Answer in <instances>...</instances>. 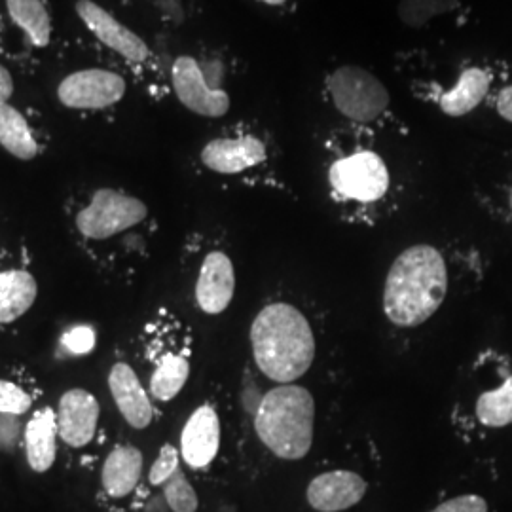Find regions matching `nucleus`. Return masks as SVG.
Instances as JSON below:
<instances>
[{"label": "nucleus", "instance_id": "f257e3e1", "mask_svg": "<svg viewBox=\"0 0 512 512\" xmlns=\"http://www.w3.org/2000/svg\"><path fill=\"white\" fill-rule=\"evenodd\" d=\"M446 291L444 256L431 245H414L397 256L389 268L384 287L385 315L401 329L420 327L437 313Z\"/></svg>", "mask_w": 512, "mask_h": 512}, {"label": "nucleus", "instance_id": "f03ea898", "mask_svg": "<svg viewBox=\"0 0 512 512\" xmlns=\"http://www.w3.org/2000/svg\"><path fill=\"white\" fill-rule=\"evenodd\" d=\"M251 346L258 370L279 384L302 378L315 359L310 321L291 304L277 302L260 311L251 327Z\"/></svg>", "mask_w": 512, "mask_h": 512}, {"label": "nucleus", "instance_id": "7ed1b4c3", "mask_svg": "<svg viewBox=\"0 0 512 512\" xmlns=\"http://www.w3.org/2000/svg\"><path fill=\"white\" fill-rule=\"evenodd\" d=\"M313 425L315 401L300 385L275 387L256 410V435L277 458H306L313 444Z\"/></svg>", "mask_w": 512, "mask_h": 512}, {"label": "nucleus", "instance_id": "20e7f679", "mask_svg": "<svg viewBox=\"0 0 512 512\" xmlns=\"http://www.w3.org/2000/svg\"><path fill=\"white\" fill-rule=\"evenodd\" d=\"M329 93L336 109L359 124L374 122L389 105L384 84L357 65H346L330 74Z\"/></svg>", "mask_w": 512, "mask_h": 512}, {"label": "nucleus", "instance_id": "39448f33", "mask_svg": "<svg viewBox=\"0 0 512 512\" xmlns=\"http://www.w3.org/2000/svg\"><path fill=\"white\" fill-rule=\"evenodd\" d=\"M147 215V205L139 198L120 190L101 188L78 213L76 226L84 238L109 239L141 224Z\"/></svg>", "mask_w": 512, "mask_h": 512}, {"label": "nucleus", "instance_id": "423d86ee", "mask_svg": "<svg viewBox=\"0 0 512 512\" xmlns=\"http://www.w3.org/2000/svg\"><path fill=\"white\" fill-rule=\"evenodd\" d=\"M329 179L338 194L359 202H376L389 188L387 167L374 152H357L334 162Z\"/></svg>", "mask_w": 512, "mask_h": 512}, {"label": "nucleus", "instance_id": "0eeeda50", "mask_svg": "<svg viewBox=\"0 0 512 512\" xmlns=\"http://www.w3.org/2000/svg\"><path fill=\"white\" fill-rule=\"evenodd\" d=\"M126 80L107 69H84L61 80L57 97L67 109L99 110L122 101Z\"/></svg>", "mask_w": 512, "mask_h": 512}, {"label": "nucleus", "instance_id": "6e6552de", "mask_svg": "<svg viewBox=\"0 0 512 512\" xmlns=\"http://www.w3.org/2000/svg\"><path fill=\"white\" fill-rule=\"evenodd\" d=\"M173 88L184 107L205 118H220L230 110L228 93L207 84L200 63L183 55L173 63Z\"/></svg>", "mask_w": 512, "mask_h": 512}, {"label": "nucleus", "instance_id": "1a4fd4ad", "mask_svg": "<svg viewBox=\"0 0 512 512\" xmlns=\"http://www.w3.org/2000/svg\"><path fill=\"white\" fill-rule=\"evenodd\" d=\"M76 14L93 35L116 54L126 57L131 63L147 61L150 55L147 42L139 35H135L133 31H129L126 25H122L99 4H95L92 0H78Z\"/></svg>", "mask_w": 512, "mask_h": 512}, {"label": "nucleus", "instance_id": "9d476101", "mask_svg": "<svg viewBox=\"0 0 512 512\" xmlns=\"http://www.w3.org/2000/svg\"><path fill=\"white\" fill-rule=\"evenodd\" d=\"M101 406L90 391L69 389L57 404V429L67 446L82 448L92 442L97 431Z\"/></svg>", "mask_w": 512, "mask_h": 512}, {"label": "nucleus", "instance_id": "9b49d317", "mask_svg": "<svg viewBox=\"0 0 512 512\" xmlns=\"http://www.w3.org/2000/svg\"><path fill=\"white\" fill-rule=\"evenodd\" d=\"M220 446L219 414L213 406L203 404L184 425L181 454L192 469H203L217 458Z\"/></svg>", "mask_w": 512, "mask_h": 512}, {"label": "nucleus", "instance_id": "f8f14e48", "mask_svg": "<svg viewBox=\"0 0 512 512\" xmlns=\"http://www.w3.org/2000/svg\"><path fill=\"white\" fill-rule=\"evenodd\" d=\"M236 291V274L230 256L213 251L203 260L196 283L198 306L209 315L222 313L230 306Z\"/></svg>", "mask_w": 512, "mask_h": 512}, {"label": "nucleus", "instance_id": "ddd939ff", "mask_svg": "<svg viewBox=\"0 0 512 512\" xmlns=\"http://www.w3.org/2000/svg\"><path fill=\"white\" fill-rule=\"evenodd\" d=\"M366 494V482L351 471L315 476L308 486V503L315 511L340 512L357 505Z\"/></svg>", "mask_w": 512, "mask_h": 512}, {"label": "nucleus", "instance_id": "4468645a", "mask_svg": "<svg viewBox=\"0 0 512 512\" xmlns=\"http://www.w3.org/2000/svg\"><path fill=\"white\" fill-rule=\"evenodd\" d=\"M264 160L266 147L253 135L238 139H215L202 150L203 165L222 175H236L249 167L262 164Z\"/></svg>", "mask_w": 512, "mask_h": 512}, {"label": "nucleus", "instance_id": "2eb2a0df", "mask_svg": "<svg viewBox=\"0 0 512 512\" xmlns=\"http://www.w3.org/2000/svg\"><path fill=\"white\" fill-rule=\"evenodd\" d=\"M109 387L120 414L131 427L145 429L150 425V421L154 418L152 403L131 366L126 363H116L112 366Z\"/></svg>", "mask_w": 512, "mask_h": 512}, {"label": "nucleus", "instance_id": "dca6fc26", "mask_svg": "<svg viewBox=\"0 0 512 512\" xmlns=\"http://www.w3.org/2000/svg\"><path fill=\"white\" fill-rule=\"evenodd\" d=\"M57 416L52 408H42L25 425V456L35 473H46L52 469L57 454Z\"/></svg>", "mask_w": 512, "mask_h": 512}, {"label": "nucleus", "instance_id": "f3484780", "mask_svg": "<svg viewBox=\"0 0 512 512\" xmlns=\"http://www.w3.org/2000/svg\"><path fill=\"white\" fill-rule=\"evenodd\" d=\"M143 473V454L135 446H116L103 465V488L105 492L120 499L135 490Z\"/></svg>", "mask_w": 512, "mask_h": 512}, {"label": "nucleus", "instance_id": "a211bd4d", "mask_svg": "<svg viewBox=\"0 0 512 512\" xmlns=\"http://www.w3.org/2000/svg\"><path fill=\"white\" fill-rule=\"evenodd\" d=\"M35 277L25 270L0 272V323H14L37 300Z\"/></svg>", "mask_w": 512, "mask_h": 512}, {"label": "nucleus", "instance_id": "6ab92c4d", "mask_svg": "<svg viewBox=\"0 0 512 512\" xmlns=\"http://www.w3.org/2000/svg\"><path fill=\"white\" fill-rule=\"evenodd\" d=\"M492 76L484 69L471 67L459 76L458 84L450 92L442 93L439 99L440 110L448 116H465L475 110L490 90Z\"/></svg>", "mask_w": 512, "mask_h": 512}, {"label": "nucleus", "instance_id": "aec40b11", "mask_svg": "<svg viewBox=\"0 0 512 512\" xmlns=\"http://www.w3.org/2000/svg\"><path fill=\"white\" fill-rule=\"evenodd\" d=\"M0 145L18 160L37 158L38 145L25 116L10 105L0 107Z\"/></svg>", "mask_w": 512, "mask_h": 512}, {"label": "nucleus", "instance_id": "412c9836", "mask_svg": "<svg viewBox=\"0 0 512 512\" xmlns=\"http://www.w3.org/2000/svg\"><path fill=\"white\" fill-rule=\"evenodd\" d=\"M6 8L12 21L35 46L44 48L50 44L52 19L42 0H6Z\"/></svg>", "mask_w": 512, "mask_h": 512}, {"label": "nucleus", "instance_id": "4be33fe9", "mask_svg": "<svg viewBox=\"0 0 512 512\" xmlns=\"http://www.w3.org/2000/svg\"><path fill=\"white\" fill-rule=\"evenodd\" d=\"M190 376V363L183 355H165L150 378V393L156 401H173Z\"/></svg>", "mask_w": 512, "mask_h": 512}, {"label": "nucleus", "instance_id": "5701e85b", "mask_svg": "<svg viewBox=\"0 0 512 512\" xmlns=\"http://www.w3.org/2000/svg\"><path fill=\"white\" fill-rule=\"evenodd\" d=\"M476 416L486 427H505L512 423V376L494 391H486L476 401Z\"/></svg>", "mask_w": 512, "mask_h": 512}, {"label": "nucleus", "instance_id": "b1692460", "mask_svg": "<svg viewBox=\"0 0 512 512\" xmlns=\"http://www.w3.org/2000/svg\"><path fill=\"white\" fill-rule=\"evenodd\" d=\"M458 0H401L399 18L404 25L420 29L437 16H442L456 8Z\"/></svg>", "mask_w": 512, "mask_h": 512}, {"label": "nucleus", "instance_id": "393cba45", "mask_svg": "<svg viewBox=\"0 0 512 512\" xmlns=\"http://www.w3.org/2000/svg\"><path fill=\"white\" fill-rule=\"evenodd\" d=\"M165 501L173 512L198 511V495L194 492L192 484L186 480L183 471L179 469L164 484Z\"/></svg>", "mask_w": 512, "mask_h": 512}, {"label": "nucleus", "instance_id": "a878e982", "mask_svg": "<svg viewBox=\"0 0 512 512\" xmlns=\"http://www.w3.org/2000/svg\"><path fill=\"white\" fill-rule=\"evenodd\" d=\"M31 408V397L19 385L0 380V414L21 416Z\"/></svg>", "mask_w": 512, "mask_h": 512}, {"label": "nucleus", "instance_id": "bb28decb", "mask_svg": "<svg viewBox=\"0 0 512 512\" xmlns=\"http://www.w3.org/2000/svg\"><path fill=\"white\" fill-rule=\"evenodd\" d=\"M179 471V450L171 444H165L160 456L154 461L148 480L152 486H162Z\"/></svg>", "mask_w": 512, "mask_h": 512}, {"label": "nucleus", "instance_id": "cd10ccee", "mask_svg": "<svg viewBox=\"0 0 512 512\" xmlns=\"http://www.w3.org/2000/svg\"><path fill=\"white\" fill-rule=\"evenodd\" d=\"M61 344L73 355H86L95 346V330L88 327V325L73 327V329H69L63 334Z\"/></svg>", "mask_w": 512, "mask_h": 512}, {"label": "nucleus", "instance_id": "c85d7f7f", "mask_svg": "<svg viewBox=\"0 0 512 512\" xmlns=\"http://www.w3.org/2000/svg\"><path fill=\"white\" fill-rule=\"evenodd\" d=\"M431 512H488V503L480 495H459L440 503Z\"/></svg>", "mask_w": 512, "mask_h": 512}, {"label": "nucleus", "instance_id": "c756f323", "mask_svg": "<svg viewBox=\"0 0 512 512\" xmlns=\"http://www.w3.org/2000/svg\"><path fill=\"white\" fill-rule=\"evenodd\" d=\"M19 423L14 416L0 414V450H12L18 444Z\"/></svg>", "mask_w": 512, "mask_h": 512}, {"label": "nucleus", "instance_id": "7c9ffc66", "mask_svg": "<svg viewBox=\"0 0 512 512\" xmlns=\"http://www.w3.org/2000/svg\"><path fill=\"white\" fill-rule=\"evenodd\" d=\"M14 95V80L12 74L0 65V107L8 105V99Z\"/></svg>", "mask_w": 512, "mask_h": 512}, {"label": "nucleus", "instance_id": "2f4dec72", "mask_svg": "<svg viewBox=\"0 0 512 512\" xmlns=\"http://www.w3.org/2000/svg\"><path fill=\"white\" fill-rule=\"evenodd\" d=\"M497 112L507 120L512 122V86L503 88L497 95Z\"/></svg>", "mask_w": 512, "mask_h": 512}, {"label": "nucleus", "instance_id": "473e14b6", "mask_svg": "<svg viewBox=\"0 0 512 512\" xmlns=\"http://www.w3.org/2000/svg\"><path fill=\"white\" fill-rule=\"evenodd\" d=\"M262 2H266V4H270V6H281V4H285L287 0H262Z\"/></svg>", "mask_w": 512, "mask_h": 512}]
</instances>
